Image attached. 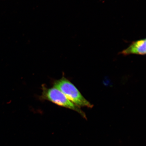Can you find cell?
<instances>
[{
    "label": "cell",
    "mask_w": 146,
    "mask_h": 146,
    "mask_svg": "<svg viewBox=\"0 0 146 146\" xmlns=\"http://www.w3.org/2000/svg\"><path fill=\"white\" fill-rule=\"evenodd\" d=\"M54 87L61 91L69 100L78 107L91 108L94 106L82 96L76 87L64 77L54 81Z\"/></svg>",
    "instance_id": "6da1fadb"
},
{
    "label": "cell",
    "mask_w": 146,
    "mask_h": 146,
    "mask_svg": "<svg viewBox=\"0 0 146 146\" xmlns=\"http://www.w3.org/2000/svg\"><path fill=\"white\" fill-rule=\"evenodd\" d=\"M42 90L41 97L43 99L48 100L60 106L76 111L86 119V115L80 108L71 102L58 89L54 87L48 88L43 86Z\"/></svg>",
    "instance_id": "7a4b0ae2"
},
{
    "label": "cell",
    "mask_w": 146,
    "mask_h": 146,
    "mask_svg": "<svg viewBox=\"0 0 146 146\" xmlns=\"http://www.w3.org/2000/svg\"><path fill=\"white\" fill-rule=\"evenodd\" d=\"M146 39H142L132 42L125 50L119 53L125 56L134 54L144 55L146 54Z\"/></svg>",
    "instance_id": "3957f363"
}]
</instances>
